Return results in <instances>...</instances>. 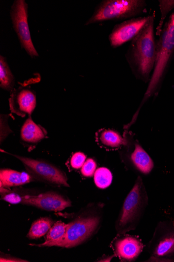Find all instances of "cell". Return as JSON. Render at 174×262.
I'll use <instances>...</instances> for the list:
<instances>
[{
  "label": "cell",
  "mask_w": 174,
  "mask_h": 262,
  "mask_svg": "<svg viewBox=\"0 0 174 262\" xmlns=\"http://www.w3.org/2000/svg\"><path fill=\"white\" fill-rule=\"evenodd\" d=\"M131 159L135 167L143 174H148L154 168L153 160L139 144H136Z\"/></svg>",
  "instance_id": "2e32d148"
},
{
  "label": "cell",
  "mask_w": 174,
  "mask_h": 262,
  "mask_svg": "<svg viewBox=\"0 0 174 262\" xmlns=\"http://www.w3.org/2000/svg\"><path fill=\"white\" fill-rule=\"evenodd\" d=\"M160 6L162 12V17L160 21V25L157 29V34L160 35L162 31V27L164 20L167 14L174 9V1H160Z\"/></svg>",
  "instance_id": "44dd1931"
},
{
  "label": "cell",
  "mask_w": 174,
  "mask_h": 262,
  "mask_svg": "<svg viewBox=\"0 0 174 262\" xmlns=\"http://www.w3.org/2000/svg\"><path fill=\"white\" fill-rule=\"evenodd\" d=\"M48 211H60L71 206V203L62 195L55 192H47L38 195L22 196L21 203Z\"/></svg>",
  "instance_id": "30bf717a"
},
{
  "label": "cell",
  "mask_w": 174,
  "mask_h": 262,
  "mask_svg": "<svg viewBox=\"0 0 174 262\" xmlns=\"http://www.w3.org/2000/svg\"><path fill=\"white\" fill-rule=\"evenodd\" d=\"M1 261H27L23 260V259H18V258H3V257H2L1 258Z\"/></svg>",
  "instance_id": "d4e9b609"
},
{
  "label": "cell",
  "mask_w": 174,
  "mask_h": 262,
  "mask_svg": "<svg viewBox=\"0 0 174 262\" xmlns=\"http://www.w3.org/2000/svg\"><path fill=\"white\" fill-rule=\"evenodd\" d=\"M148 249L157 260H174V221L158 224Z\"/></svg>",
  "instance_id": "52a82bcc"
},
{
  "label": "cell",
  "mask_w": 174,
  "mask_h": 262,
  "mask_svg": "<svg viewBox=\"0 0 174 262\" xmlns=\"http://www.w3.org/2000/svg\"><path fill=\"white\" fill-rule=\"evenodd\" d=\"M86 160V155L82 152L74 154L70 160V165L73 169H80L82 168Z\"/></svg>",
  "instance_id": "cb8c5ba5"
},
{
  "label": "cell",
  "mask_w": 174,
  "mask_h": 262,
  "mask_svg": "<svg viewBox=\"0 0 174 262\" xmlns=\"http://www.w3.org/2000/svg\"><path fill=\"white\" fill-rule=\"evenodd\" d=\"M96 164L92 159H87L81 168L82 175L87 178L92 177L96 171Z\"/></svg>",
  "instance_id": "603a6c76"
},
{
  "label": "cell",
  "mask_w": 174,
  "mask_h": 262,
  "mask_svg": "<svg viewBox=\"0 0 174 262\" xmlns=\"http://www.w3.org/2000/svg\"><path fill=\"white\" fill-rule=\"evenodd\" d=\"M54 225V222L48 218H41L32 224L28 237L31 239H36L46 234Z\"/></svg>",
  "instance_id": "ac0fdd59"
},
{
  "label": "cell",
  "mask_w": 174,
  "mask_h": 262,
  "mask_svg": "<svg viewBox=\"0 0 174 262\" xmlns=\"http://www.w3.org/2000/svg\"><path fill=\"white\" fill-rule=\"evenodd\" d=\"M69 224L58 222L49 229L47 233L44 243H52L59 241L65 235Z\"/></svg>",
  "instance_id": "ffe728a7"
},
{
  "label": "cell",
  "mask_w": 174,
  "mask_h": 262,
  "mask_svg": "<svg viewBox=\"0 0 174 262\" xmlns=\"http://www.w3.org/2000/svg\"><path fill=\"white\" fill-rule=\"evenodd\" d=\"M112 180V174L108 168H100L96 170L94 174V181L98 188L105 189L108 187Z\"/></svg>",
  "instance_id": "d6986e66"
},
{
  "label": "cell",
  "mask_w": 174,
  "mask_h": 262,
  "mask_svg": "<svg viewBox=\"0 0 174 262\" xmlns=\"http://www.w3.org/2000/svg\"><path fill=\"white\" fill-rule=\"evenodd\" d=\"M46 130L37 124L29 116L23 124L20 133L21 141L28 146H33L47 137Z\"/></svg>",
  "instance_id": "4fadbf2b"
},
{
  "label": "cell",
  "mask_w": 174,
  "mask_h": 262,
  "mask_svg": "<svg viewBox=\"0 0 174 262\" xmlns=\"http://www.w3.org/2000/svg\"><path fill=\"white\" fill-rule=\"evenodd\" d=\"M143 248L137 238L127 235L119 238L115 243V252L123 260L133 261L140 254Z\"/></svg>",
  "instance_id": "7c38bea8"
},
{
  "label": "cell",
  "mask_w": 174,
  "mask_h": 262,
  "mask_svg": "<svg viewBox=\"0 0 174 262\" xmlns=\"http://www.w3.org/2000/svg\"><path fill=\"white\" fill-rule=\"evenodd\" d=\"M11 155L22 163L28 173L35 180L54 185L69 186L67 176L57 166L41 160Z\"/></svg>",
  "instance_id": "8992f818"
},
{
  "label": "cell",
  "mask_w": 174,
  "mask_h": 262,
  "mask_svg": "<svg viewBox=\"0 0 174 262\" xmlns=\"http://www.w3.org/2000/svg\"><path fill=\"white\" fill-rule=\"evenodd\" d=\"M100 221V218L94 216L79 218L69 223L66 232L61 239L55 242L44 243L37 246L71 248L79 246L93 234Z\"/></svg>",
  "instance_id": "5b68a950"
},
{
  "label": "cell",
  "mask_w": 174,
  "mask_h": 262,
  "mask_svg": "<svg viewBox=\"0 0 174 262\" xmlns=\"http://www.w3.org/2000/svg\"><path fill=\"white\" fill-rule=\"evenodd\" d=\"M15 84L14 77L6 58L0 57V86L4 90L12 91Z\"/></svg>",
  "instance_id": "e0dca14e"
},
{
  "label": "cell",
  "mask_w": 174,
  "mask_h": 262,
  "mask_svg": "<svg viewBox=\"0 0 174 262\" xmlns=\"http://www.w3.org/2000/svg\"><path fill=\"white\" fill-rule=\"evenodd\" d=\"M147 203V197L141 179L138 178L123 204L116 226L120 233L136 228Z\"/></svg>",
  "instance_id": "277c9868"
},
{
  "label": "cell",
  "mask_w": 174,
  "mask_h": 262,
  "mask_svg": "<svg viewBox=\"0 0 174 262\" xmlns=\"http://www.w3.org/2000/svg\"><path fill=\"white\" fill-rule=\"evenodd\" d=\"M146 6L143 0H107L97 7L86 25L109 20L133 18L143 12Z\"/></svg>",
  "instance_id": "3957f363"
},
{
  "label": "cell",
  "mask_w": 174,
  "mask_h": 262,
  "mask_svg": "<svg viewBox=\"0 0 174 262\" xmlns=\"http://www.w3.org/2000/svg\"><path fill=\"white\" fill-rule=\"evenodd\" d=\"M2 200L12 204H21L22 196L17 193L9 191L4 187H1Z\"/></svg>",
  "instance_id": "7402d4cb"
},
{
  "label": "cell",
  "mask_w": 174,
  "mask_h": 262,
  "mask_svg": "<svg viewBox=\"0 0 174 262\" xmlns=\"http://www.w3.org/2000/svg\"><path fill=\"white\" fill-rule=\"evenodd\" d=\"M154 25V17L151 15L143 29L131 41L126 54L133 72L144 80L148 79L156 63L157 43Z\"/></svg>",
  "instance_id": "6da1fadb"
},
{
  "label": "cell",
  "mask_w": 174,
  "mask_h": 262,
  "mask_svg": "<svg viewBox=\"0 0 174 262\" xmlns=\"http://www.w3.org/2000/svg\"><path fill=\"white\" fill-rule=\"evenodd\" d=\"M157 43L156 63L143 102L151 97L160 84L174 54V12L169 16Z\"/></svg>",
  "instance_id": "7a4b0ae2"
},
{
  "label": "cell",
  "mask_w": 174,
  "mask_h": 262,
  "mask_svg": "<svg viewBox=\"0 0 174 262\" xmlns=\"http://www.w3.org/2000/svg\"><path fill=\"white\" fill-rule=\"evenodd\" d=\"M98 144L105 148L114 149L127 144V140L117 132L110 129H102L96 134Z\"/></svg>",
  "instance_id": "9a60e30c"
},
{
  "label": "cell",
  "mask_w": 174,
  "mask_h": 262,
  "mask_svg": "<svg viewBox=\"0 0 174 262\" xmlns=\"http://www.w3.org/2000/svg\"><path fill=\"white\" fill-rule=\"evenodd\" d=\"M28 5L23 0H16L11 8V16L13 28L21 46L32 57H38L32 40L28 21Z\"/></svg>",
  "instance_id": "ba28073f"
},
{
  "label": "cell",
  "mask_w": 174,
  "mask_h": 262,
  "mask_svg": "<svg viewBox=\"0 0 174 262\" xmlns=\"http://www.w3.org/2000/svg\"><path fill=\"white\" fill-rule=\"evenodd\" d=\"M150 16L129 19L115 26L109 36L111 46L117 48L132 41L145 26Z\"/></svg>",
  "instance_id": "9c48e42d"
},
{
  "label": "cell",
  "mask_w": 174,
  "mask_h": 262,
  "mask_svg": "<svg viewBox=\"0 0 174 262\" xmlns=\"http://www.w3.org/2000/svg\"><path fill=\"white\" fill-rule=\"evenodd\" d=\"M9 105L12 113L21 117L31 116L37 105L36 95L29 88L19 87L12 92Z\"/></svg>",
  "instance_id": "8fae6325"
},
{
  "label": "cell",
  "mask_w": 174,
  "mask_h": 262,
  "mask_svg": "<svg viewBox=\"0 0 174 262\" xmlns=\"http://www.w3.org/2000/svg\"><path fill=\"white\" fill-rule=\"evenodd\" d=\"M35 180L29 173L18 172L10 169H2L0 171L1 187L19 186Z\"/></svg>",
  "instance_id": "5bb4252c"
}]
</instances>
